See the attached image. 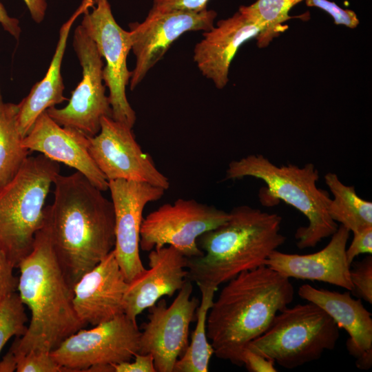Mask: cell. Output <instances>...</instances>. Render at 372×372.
I'll return each instance as SVG.
<instances>
[{
  "mask_svg": "<svg viewBox=\"0 0 372 372\" xmlns=\"http://www.w3.org/2000/svg\"><path fill=\"white\" fill-rule=\"evenodd\" d=\"M54 200L44 209L43 227L72 286L115 245L112 200L79 172L54 183Z\"/></svg>",
  "mask_w": 372,
  "mask_h": 372,
  "instance_id": "6da1fadb",
  "label": "cell"
},
{
  "mask_svg": "<svg viewBox=\"0 0 372 372\" xmlns=\"http://www.w3.org/2000/svg\"><path fill=\"white\" fill-rule=\"evenodd\" d=\"M290 278L263 265L231 279L214 300L207 335L220 359L241 366L244 350L293 301Z\"/></svg>",
  "mask_w": 372,
  "mask_h": 372,
  "instance_id": "7a4b0ae2",
  "label": "cell"
},
{
  "mask_svg": "<svg viewBox=\"0 0 372 372\" xmlns=\"http://www.w3.org/2000/svg\"><path fill=\"white\" fill-rule=\"evenodd\" d=\"M17 267L18 293L29 308L31 318L25 333L16 337L8 351L14 357L30 351L51 352L85 325L74 308L73 286L43 227Z\"/></svg>",
  "mask_w": 372,
  "mask_h": 372,
  "instance_id": "3957f363",
  "label": "cell"
},
{
  "mask_svg": "<svg viewBox=\"0 0 372 372\" xmlns=\"http://www.w3.org/2000/svg\"><path fill=\"white\" fill-rule=\"evenodd\" d=\"M282 217L248 205L238 206L229 219L198 238L203 254L188 258V278L198 285L218 288L242 272L265 265L285 242Z\"/></svg>",
  "mask_w": 372,
  "mask_h": 372,
  "instance_id": "277c9868",
  "label": "cell"
},
{
  "mask_svg": "<svg viewBox=\"0 0 372 372\" xmlns=\"http://www.w3.org/2000/svg\"><path fill=\"white\" fill-rule=\"evenodd\" d=\"M247 176L266 184L259 192L262 205L273 206L282 200L307 217L308 225L299 227L295 234L300 249L315 247L337 230V223L328 212L331 198L327 191L317 187L319 172L313 163L302 167L293 164L278 166L262 154H249L229 163L226 180Z\"/></svg>",
  "mask_w": 372,
  "mask_h": 372,
  "instance_id": "5b68a950",
  "label": "cell"
},
{
  "mask_svg": "<svg viewBox=\"0 0 372 372\" xmlns=\"http://www.w3.org/2000/svg\"><path fill=\"white\" fill-rule=\"evenodd\" d=\"M59 172V163L43 154L28 156L0 188V249L15 267L30 253L43 226L45 202Z\"/></svg>",
  "mask_w": 372,
  "mask_h": 372,
  "instance_id": "8992f818",
  "label": "cell"
},
{
  "mask_svg": "<svg viewBox=\"0 0 372 372\" xmlns=\"http://www.w3.org/2000/svg\"><path fill=\"white\" fill-rule=\"evenodd\" d=\"M339 329L322 309L308 302L278 312L268 329L247 348L293 369L333 349Z\"/></svg>",
  "mask_w": 372,
  "mask_h": 372,
  "instance_id": "52a82bcc",
  "label": "cell"
},
{
  "mask_svg": "<svg viewBox=\"0 0 372 372\" xmlns=\"http://www.w3.org/2000/svg\"><path fill=\"white\" fill-rule=\"evenodd\" d=\"M81 329L51 351L66 372H114L112 364L133 360L138 353L141 331L125 313Z\"/></svg>",
  "mask_w": 372,
  "mask_h": 372,
  "instance_id": "ba28073f",
  "label": "cell"
},
{
  "mask_svg": "<svg viewBox=\"0 0 372 372\" xmlns=\"http://www.w3.org/2000/svg\"><path fill=\"white\" fill-rule=\"evenodd\" d=\"M229 212L194 199L178 198L165 203L143 218L140 248L149 251L170 245L187 258L200 256L198 238L225 223Z\"/></svg>",
  "mask_w": 372,
  "mask_h": 372,
  "instance_id": "9c48e42d",
  "label": "cell"
},
{
  "mask_svg": "<svg viewBox=\"0 0 372 372\" xmlns=\"http://www.w3.org/2000/svg\"><path fill=\"white\" fill-rule=\"evenodd\" d=\"M95 4L91 12L87 10L83 13L81 25L105 61L103 78L110 92L112 118L132 128L136 116L125 92L132 75L127 66L132 50L130 32L116 23L108 0H95Z\"/></svg>",
  "mask_w": 372,
  "mask_h": 372,
  "instance_id": "30bf717a",
  "label": "cell"
},
{
  "mask_svg": "<svg viewBox=\"0 0 372 372\" xmlns=\"http://www.w3.org/2000/svg\"><path fill=\"white\" fill-rule=\"evenodd\" d=\"M73 47L82 68V79L63 108L51 107L49 116L63 127L75 129L88 137L96 135L104 116L112 117L109 97L103 84V62L94 41L81 25L73 37Z\"/></svg>",
  "mask_w": 372,
  "mask_h": 372,
  "instance_id": "8fae6325",
  "label": "cell"
},
{
  "mask_svg": "<svg viewBox=\"0 0 372 372\" xmlns=\"http://www.w3.org/2000/svg\"><path fill=\"white\" fill-rule=\"evenodd\" d=\"M192 282L187 278L169 307L164 298L150 307L148 321L142 324L138 353H150L158 372H174L188 346L189 325L200 302L192 297Z\"/></svg>",
  "mask_w": 372,
  "mask_h": 372,
  "instance_id": "7c38bea8",
  "label": "cell"
},
{
  "mask_svg": "<svg viewBox=\"0 0 372 372\" xmlns=\"http://www.w3.org/2000/svg\"><path fill=\"white\" fill-rule=\"evenodd\" d=\"M90 154L106 179L142 182L167 190L169 179L156 167L152 156L137 143L132 128L104 116L99 132L89 137Z\"/></svg>",
  "mask_w": 372,
  "mask_h": 372,
  "instance_id": "4fadbf2b",
  "label": "cell"
},
{
  "mask_svg": "<svg viewBox=\"0 0 372 372\" xmlns=\"http://www.w3.org/2000/svg\"><path fill=\"white\" fill-rule=\"evenodd\" d=\"M216 16L214 10L208 9L198 12L149 11L142 23H130L132 50L136 58L130 80V89L134 90L143 80L180 35L190 31L211 30Z\"/></svg>",
  "mask_w": 372,
  "mask_h": 372,
  "instance_id": "5bb4252c",
  "label": "cell"
},
{
  "mask_svg": "<svg viewBox=\"0 0 372 372\" xmlns=\"http://www.w3.org/2000/svg\"><path fill=\"white\" fill-rule=\"evenodd\" d=\"M115 217L114 251L130 282L145 268L139 254L140 231L145 206L162 198L165 189L149 183L126 180L108 181Z\"/></svg>",
  "mask_w": 372,
  "mask_h": 372,
  "instance_id": "9a60e30c",
  "label": "cell"
},
{
  "mask_svg": "<svg viewBox=\"0 0 372 372\" xmlns=\"http://www.w3.org/2000/svg\"><path fill=\"white\" fill-rule=\"evenodd\" d=\"M128 283L112 250L73 285V304L79 320L84 325L95 326L125 313Z\"/></svg>",
  "mask_w": 372,
  "mask_h": 372,
  "instance_id": "2e32d148",
  "label": "cell"
},
{
  "mask_svg": "<svg viewBox=\"0 0 372 372\" xmlns=\"http://www.w3.org/2000/svg\"><path fill=\"white\" fill-rule=\"evenodd\" d=\"M21 144L29 151L40 152L75 169L101 191L108 190V180L90 154L89 137L75 129L61 126L45 111L35 121Z\"/></svg>",
  "mask_w": 372,
  "mask_h": 372,
  "instance_id": "e0dca14e",
  "label": "cell"
},
{
  "mask_svg": "<svg viewBox=\"0 0 372 372\" xmlns=\"http://www.w3.org/2000/svg\"><path fill=\"white\" fill-rule=\"evenodd\" d=\"M149 251V269L128 283L124 296V312L134 322L163 296H173L188 278V258L176 248L165 245Z\"/></svg>",
  "mask_w": 372,
  "mask_h": 372,
  "instance_id": "ac0fdd59",
  "label": "cell"
},
{
  "mask_svg": "<svg viewBox=\"0 0 372 372\" xmlns=\"http://www.w3.org/2000/svg\"><path fill=\"white\" fill-rule=\"evenodd\" d=\"M349 235L350 231L340 225L320 251L299 255L275 250L264 265L289 278L327 282L351 292V265L346 256Z\"/></svg>",
  "mask_w": 372,
  "mask_h": 372,
  "instance_id": "d6986e66",
  "label": "cell"
},
{
  "mask_svg": "<svg viewBox=\"0 0 372 372\" xmlns=\"http://www.w3.org/2000/svg\"><path fill=\"white\" fill-rule=\"evenodd\" d=\"M299 296L322 309L349 334L347 349L356 358L358 368L368 370L372 365V318L361 299L344 293L317 289L309 284L300 287Z\"/></svg>",
  "mask_w": 372,
  "mask_h": 372,
  "instance_id": "ffe728a7",
  "label": "cell"
},
{
  "mask_svg": "<svg viewBox=\"0 0 372 372\" xmlns=\"http://www.w3.org/2000/svg\"><path fill=\"white\" fill-rule=\"evenodd\" d=\"M262 30L261 26L238 11L204 32L203 39L194 48V61L202 74L222 89L228 82L230 64L239 48L256 38Z\"/></svg>",
  "mask_w": 372,
  "mask_h": 372,
  "instance_id": "44dd1931",
  "label": "cell"
},
{
  "mask_svg": "<svg viewBox=\"0 0 372 372\" xmlns=\"http://www.w3.org/2000/svg\"><path fill=\"white\" fill-rule=\"evenodd\" d=\"M94 4L95 0H83L72 15L61 25L56 50L45 76L18 103L17 124L23 138L43 112L67 100L63 95L64 84L61 68L69 34L76 19Z\"/></svg>",
  "mask_w": 372,
  "mask_h": 372,
  "instance_id": "7402d4cb",
  "label": "cell"
},
{
  "mask_svg": "<svg viewBox=\"0 0 372 372\" xmlns=\"http://www.w3.org/2000/svg\"><path fill=\"white\" fill-rule=\"evenodd\" d=\"M324 181L333 198L328 206L331 218L350 231H360L372 227V203L360 198L354 186L344 185L336 174L329 172Z\"/></svg>",
  "mask_w": 372,
  "mask_h": 372,
  "instance_id": "603a6c76",
  "label": "cell"
},
{
  "mask_svg": "<svg viewBox=\"0 0 372 372\" xmlns=\"http://www.w3.org/2000/svg\"><path fill=\"white\" fill-rule=\"evenodd\" d=\"M201 300L196 309V324L192 341L176 362L174 372H208L214 349L207 335V318L218 288L198 285Z\"/></svg>",
  "mask_w": 372,
  "mask_h": 372,
  "instance_id": "cb8c5ba5",
  "label": "cell"
},
{
  "mask_svg": "<svg viewBox=\"0 0 372 372\" xmlns=\"http://www.w3.org/2000/svg\"><path fill=\"white\" fill-rule=\"evenodd\" d=\"M18 104L3 103L0 107V188L10 181L28 157L17 124Z\"/></svg>",
  "mask_w": 372,
  "mask_h": 372,
  "instance_id": "d4e9b609",
  "label": "cell"
},
{
  "mask_svg": "<svg viewBox=\"0 0 372 372\" xmlns=\"http://www.w3.org/2000/svg\"><path fill=\"white\" fill-rule=\"evenodd\" d=\"M303 0H257L248 6H241L239 12L263 28L256 39L259 48L267 47L271 41L285 31L284 22L291 19L289 10Z\"/></svg>",
  "mask_w": 372,
  "mask_h": 372,
  "instance_id": "484cf974",
  "label": "cell"
},
{
  "mask_svg": "<svg viewBox=\"0 0 372 372\" xmlns=\"http://www.w3.org/2000/svg\"><path fill=\"white\" fill-rule=\"evenodd\" d=\"M27 322L24 304L18 293L12 292L0 300V352L12 337L25 333Z\"/></svg>",
  "mask_w": 372,
  "mask_h": 372,
  "instance_id": "4316f807",
  "label": "cell"
},
{
  "mask_svg": "<svg viewBox=\"0 0 372 372\" xmlns=\"http://www.w3.org/2000/svg\"><path fill=\"white\" fill-rule=\"evenodd\" d=\"M350 267V278L353 285L352 293L372 303V257L371 254L360 261L353 262Z\"/></svg>",
  "mask_w": 372,
  "mask_h": 372,
  "instance_id": "83f0119b",
  "label": "cell"
},
{
  "mask_svg": "<svg viewBox=\"0 0 372 372\" xmlns=\"http://www.w3.org/2000/svg\"><path fill=\"white\" fill-rule=\"evenodd\" d=\"M14 358L17 372H66L50 352L30 351Z\"/></svg>",
  "mask_w": 372,
  "mask_h": 372,
  "instance_id": "f1b7e54d",
  "label": "cell"
},
{
  "mask_svg": "<svg viewBox=\"0 0 372 372\" xmlns=\"http://www.w3.org/2000/svg\"><path fill=\"white\" fill-rule=\"evenodd\" d=\"M307 6L318 8L330 14L336 25L355 28L359 24L356 14L351 10H344L328 0H305Z\"/></svg>",
  "mask_w": 372,
  "mask_h": 372,
  "instance_id": "f546056e",
  "label": "cell"
},
{
  "mask_svg": "<svg viewBox=\"0 0 372 372\" xmlns=\"http://www.w3.org/2000/svg\"><path fill=\"white\" fill-rule=\"evenodd\" d=\"M209 0H153L149 11L164 12L174 10L198 12L207 8Z\"/></svg>",
  "mask_w": 372,
  "mask_h": 372,
  "instance_id": "4dcf8cb0",
  "label": "cell"
},
{
  "mask_svg": "<svg viewBox=\"0 0 372 372\" xmlns=\"http://www.w3.org/2000/svg\"><path fill=\"white\" fill-rule=\"evenodd\" d=\"M14 265L0 249V300L17 290L19 278L14 275Z\"/></svg>",
  "mask_w": 372,
  "mask_h": 372,
  "instance_id": "1f68e13d",
  "label": "cell"
},
{
  "mask_svg": "<svg viewBox=\"0 0 372 372\" xmlns=\"http://www.w3.org/2000/svg\"><path fill=\"white\" fill-rule=\"evenodd\" d=\"M353 234V240L346 249V256L350 265L358 255L372 254V227Z\"/></svg>",
  "mask_w": 372,
  "mask_h": 372,
  "instance_id": "d6a6232c",
  "label": "cell"
},
{
  "mask_svg": "<svg viewBox=\"0 0 372 372\" xmlns=\"http://www.w3.org/2000/svg\"><path fill=\"white\" fill-rule=\"evenodd\" d=\"M134 361L112 364L114 372H156L154 358L150 353H136Z\"/></svg>",
  "mask_w": 372,
  "mask_h": 372,
  "instance_id": "836d02e7",
  "label": "cell"
},
{
  "mask_svg": "<svg viewBox=\"0 0 372 372\" xmlns=\"http://www.w3.org/2000/svg\"><path fill=\"white\" fill-rule=\"evenodd\" d=\"M242 362L250 372H276L275 362L265 356L246 348L242 356Z\"/></svg>",
  "mask_w": 372,
  "mask_h": 372,
  "instance_id": "e575fe53",
  "label": "cell"
},
{
  "mask_svg": "<svg viewBox=\"0 0 372 372\" xmlns=\"http://www.w3.org/2000/svg\"><path fill=\"white\" fill-rule=\"evenodd\" d=\"M0 24L7 32L16 39L19 38L21 29L19 21L8 15L5 7L0 1Z\"/></svg>",
  "mask_w": 372,
  "mask_h": 372,
  "instance_id": "d590c367",
  "label": "cell"
},
{
  "mask_svg": "<svg viewBox=\"0 0 372 372\" xmlns=\"http://www.w3.org/2000/svg\"><path fill=\"white\" fill-rule=\"evenodd\" d=\"M26 5L33 21L37 23L42 22L46 13L47 0H23Z\"/></svg>",
  "mask_w": 372,
  "mask_h": 372,
  "instance_id": "8d00e7d4",
  "label": "cell"
},
{
  "mask_svg": "<svg viewBox=\"0 0 372 372\" xmlns=\"http://www.w3.org/2000/svg\"><path fill=\"white\" fill-rule=\"evenodd\" d=\"M16 360L13 355L8 351L0 362V372H13L16 371Z\"/></svg>",
  "mask_w": 372,
  "mask_h": 372,
  "instance_id": "74e56055",
  "label": "cell"
},
{
  "mask_svg": "<svg viewBox=\"0 0 372 372\" xmlns=\"http://www.w3.org/2000/svg\"><path fill=\"white\" fill-rule=\"evenodd\" d=\"M3 101H2V98H1V93H0V107L1 106V105L3 104Z\"/></svg>",
  "mask_w": 372,
  "mask_h": 372,
  "instance_id": "f35d334b",
  "label": "cell"
}]
</instances>
